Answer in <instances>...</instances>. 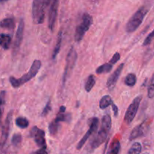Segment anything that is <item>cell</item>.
<instances>
[{"mask_svg":"<svg viewBox=\"0 0 154 154\" xmlns=\"http://www.w3.org/2000/svg\"><path fill=\"white\" fill-rule=\"evenodd\" d=\"M41 67H42V62L38 60H35V61H33L32 64L30 67L29 71L27 73H26L25 75H23L21 78H15L14 77L11 76L9 78L10 84H11L14 88H18V87H21L22 85L25 84L26 83L29 81L30 80L32 79L33 78H35Z\"/></svg>","mask_w":154,"mask_h":154,"instance_id":"6da1fadb","label":"cell"},{"mask_svg":"<svg viewBox=\"0 0 154 154\" xmlns=\"http://www.w3.org/2000/svg\"><path fill=\"white\" fill-rule=\"evenodd\" d=\"M111 128V116L106 114L102 117V124L99 132L97 133L96 136L93 139L91 144V147L93 149L97 148L98 147L103 144L108 137V133Z\"/></svg>","mask_w":154,"mask_h":154,"instance_id":"7a4b0ae2","label":"cell"},{"mask_svg":"<svg viewBox=\"0 0 154 154\" xmlns=\"http://www.w3.org/2000/svg\"><path fill=\"white\" fill-rule=\"evenodd\" d=\"M148 12V9L144 6L140 8L129 19L126 26V31L128 33L134 32L138 27L141 26L145 17L146 14Z\"/></svg>","mask_w":154,"mask_h":154,"instance_id":"3957f363","label":"cell"},{"mask_svg":"<svg viewBox=\"0 0 154 154\" xmlns=\"http://www.w3.org/2000/svg\"><path fill=\"white\" fill-rule=\"evenodd\" d=\"M46 0H33L32 14L34 23L42 24L45 20Z\"/></svg>","mask_w":154,"mask_h":154,"instance_id":"277c9868","label":"cell"},{"mask_svg":"<svg viewBox=\"0 0 154 154\" xmlns=\"http://www.w3.org/2000/svg\"><path fill=\"white\" fill-rule=\"evenodd\" d=\"M93 23V17L89 14H84L82 17V20L79 25L77 26L75 33V42H80L84 37L89 29Z\"/></svg>","mask_w":154,"mask_h":154,"instance_id":"5b68a950","label":"cell"},{"mask_svg":"<svg viewBox=\"0 0 154 154\" xmlns=\"http://www.w3.org/2000/svg\"><path fill=\"white\" fill-rule=\"evenodd\" d=\"M77 59H78V54L74 48H71L69 50V53L66 57V67H65L64 74L63 76V84L64 85L66 84V81L70 76L75 64H76Z\"/></svg>","mask_w":154,"mask_h":154,"instance_id":"8992f818","label":"cell"},{"mask_svg":"<svg viewBox=\"0 0 154 154\" xmlns=\"http://www.w3.org/2000/svg\"><path fill=\"white\" fill-rule=\"evenodd\" d=\"M49 7L48 12V26L53 31L55 26L56 20L57 17L59 7V0H46V7Z\"/></svg>","mask_w":154,"mask_h":154,"instance_id":"52a82bcc","label":"cell"},{"mask_svg":"<svg viewBox=\"0 0 154 154\" xmlns=\"http://www.w3.org/2000/svg\"><path fill=\"white\" fill-rule=\"evenodd\" d=\"M141 99H142V96H137L136 98L134 99V100L132 101V102L129 105V108L126 110V114H125L124 117V121L127 124H130L133 121L134 118L135 117L137 112L138 111V108H139Z\"/></svg>","mask_w":154,"mask_h":154,"instance_id":"ba28073f","label":"cell"},{"mask_svg":"<svg viewBox=\"0 0 154 154\" xmlns=\"http://www.w3.org/2000/svg\"><path fill=\"white\" fill-rule=\"evenodd\" d=\"M99 123V119H98L97 117H93V118H92V120H90V128H89L88 131H87V133L84 135V136L81 138V140L79 141V143H78V146H77V149H78V150H81V149L82 148L83 146L84 145V144L87 142V140L89 139V138L97 130Z\"/></svg>","mask_w":154,"mask_h":154,"instance_id":"9c48e42d","label":"cell"},{"mask_svg":"<svg viewBox=\"0 0 154 154\" xmlns=\"http://www.w3.org/2000/svg\"><path fill=\"white\" fill-rule=\"evenodd\" d=\"M30 135L34 138L35 141L38 146L40 147H45L46 146V141H45V133L44 130L38 129L37 126H34L31 129Z\"/></svg>","mask_w":154,"mask_h":154,"instance_id":"30bf717a","label":"cell"},{"mask_svg":"<svg viewBox=\"0 0 154 154\" xmlns=\"http://www.w3.org/2000/svg\"><path fill=\"white\" fill-rule=\"evenodd\" d=\"M149 129V124L147 123V121L143 122L138 126L132 129V132H131L130 135H129V140L132 141L134 139L140 138L141 136H144L146 133L147 132Z\"/></svg>","mask_w":154,"mask_h":154,"instance_id":"8fae6325","label":"cell"},{"mask_svg":"<svg viewBox=\"0 0 154 154\" xmlns=\"http://www.w3.org/2000/svg\"><path fill=\"white\" fill-rule=\"evenodd\" d=\"M123 67H124V63H121V64L117 67V69L114 71V73H113L108 79L106 85L109 90H112L115 87L117 81H118L119 78H120V75H121Z\"/></svg>","mask_w":154,"mask_h":154,"instance_id":"7c38bea8","label":"cell"},{"mask_svg":"<svg viewBox=\"0 0 154 154\" xmlns=\"http://www.w3.org/2000/svg\"><path fill=\"white\" fill-rule=\"evenodd\" d=\"M23 32H24V21L23 19L20 20L19 24H18L17 29L16 32V37H15L14 44V51H17L20 47L22 43L23 38Z\"/></svg>","mask_w":154,"mask_h":154,"instance_id":"4fadbf2b","label":"cell"},{"mask_svg":"<svg viewBox=\"0 0 154 154\" xmlns=\"http://www.w3.org/2000/svg\"><path fill=\"white\" fill-rule=\"evenodd\" d=\"M11 118H12V111H10L8 114L7 117H6L5 122V124L3 126L2 129V142H5L6 139H7L9 133V129H10V125L11 122Z\"/></svg>","mask_w":154,"mask_h":154,"instance_id":"5bb4252c","label":"cell"},{"mask_svg":"<svg viewBox=\"0 0 154 154\" xmlns=\"http://www.w3.org/2000/svg\"><path fill=\"white\" fill-rule=\"evenodd\" d=\"M11 43V36L8 34L1 33L0 34V46L4 50H8L10 48Z\"/></svg>","mask_w":154,"mask_h":154,"instance_id":"9a60e30c","label":"cell"},{"mask_svg":"<svg viewBox=\"0 0 154 154\" xmlns=\"http://www.w3.org/2000/svg\"><path fill=\"white\" fill-rule=\"evenodd\" d=\"M62 40H63V31H60L58 33V36H57V44H56V46L55 48H54V51H53V54H52L53 60H55V59L57 58V55L59 54V53H60V49H61Z\"/></svg>","mask_w":154,"mask_h":154,"instance_id":"2e32d148","label":"cell"},{"mask_svg":"<svg viewBox=\"0 0 154 154\" xmlns=\"http://www.w3.org/2000/svg\"><path fill=\"white\" fill-rule=\"evenodd\" d=\"M14 20L12 17H8L0 21V27L8 29H13L14 28Z\"/></svg>","mask_w":154,"mask_h":154,"instance_id":"e0dca14e","label":"cell"},{"mask_svg":"<svg viewBox=\"0 0 154 154\" xmlns=\"http://www.w3.org/2000/svg\"><path fill=\"white\" fill-rule=\"evenodd\" d=\"M120 150V143L119 140L115 139L110 145L107 154H119Z\"/></svg>","mask_w":154,"mask_h":154,"instance_id":"ac0fdd59","label":"cell"},{"mask_svg":"<svg viewBox=\"0 0 154 154\" xmlns=\"http://www.w3.org/2000/svg\"><path fill=\"white\" fill-rule=\"evenodd\" d=\"M114 103L112 101V99L110 96L108 95H105L104 96L102 99H100V102H99V108L101 109H105V108H108V106L111 105Z\"/></svg>","mask_w":154,"mask_h":154,"instance_id":"d6986e66","label":"cell"},{"mask_svg":"<svg viewBox=\"0 0 154 154\" xmlns=\"http://www.w3.org/2000/svg\"><path fill=\"white\" fill-rule=\"evenodd\" d=\"M125 84L128 87H134L137 82L136 75L133 73H129L126 75L124 80Z\"/></svg>","mask_w":154,"mask_h":154,"instance_id":"ffe728a7","label":"cell"},{"mask_svg":"<svg viewBox=\"0 0 154 154\" xmlns=\"http://www.w3.org/2000/svg\"><path fill=\"white\" fill-rule=\"evenodd\" d=\"M113 66H114V65H112L110 63H105V64H103L102 66H99V68H97V69H96V73L99 74H99L108 73V72H110L111 71V69H112L113 68Z\"/></svg>","mask_w":154,"mask_h":154,"instance_id":"44dd1931","label":"cell"},{"mask_svg":"<svg viewBox=\"0 0 154 154\" xmlns=\"http://www.w3.org/2000/svg\"><path fill=\"white\" fill-rule=\"evenodd\" d=\"M96 84V78L95 77L93 76V75H90V76L87 78V81H86V84H85V90L89 93L92 90V89L93 88V87L95 86Z\"/></svg>","mask_w":154,"mask_h":154,"instance_id":"7402d4cb","label":"cell"},{"mask_svg":"<svg viewBox=\"0 0 154 154\" xmlns=\"http://www.w3.org/2000/svg\"><path fill=\"white\" fill-rule=\"evenodd\" d=\"M15 123H16L17 126L19 128H20V129H26L29 126V120H27L26 117H19L16 119V120H15Z\"/></svg>","mask_w":154,"mask_h":154,"instance_id":"603a6c76","label":"cell"},{"mask_svg":"<svg viewBox=\"0 0 154 154\" xmlns=\"http://www.w3.org/2000/svg\"><path fill=\"white\" fill-rule=\"evenodd\" d=\"M60 128V123L56 121L55 120L51 122L49 125V132L51 135H55L58 132Z\"/></svg>","mask_w":154,"mask_h":154,"instance_id":"cb8c5ba5","label":"cell"},{"mask_svg":"<svg viewBox=\"0 0 154 154\" xmlns=\"http://www.w3.org/2000/svg\"><path fill=\"white\" fill-rule=\"evenodd\" d=\"M141 152V145L140 143L135 142L129 148L128 154H140Z\"/></svg>","mask_w":154,"mask_h":154,"instance_id":"d4e9b609","label":"cell"},{"mask_svg":"<svg viewBox=\"0 0 154 154\" xmlns=\"http://www.w3.org/2000/svg\"><path fill=\"white\" fill-rule=\"evenodd\" d=\"M147 96L150 99H153L154 97V74L152 76L150 80V84L148 86V90H147Z\"/></svg>","mask_w":154,"mask_h":154,"instance_id":"484cf974","label":"cell"},{"mask_svg":"<svg viewBox=\"0 0 154 154\" xmlns=\"http://www.w3.org/2000/svg\"><path fill=\"white\" fill-rule=\"evenodd\" d=\"M21 141H22V136H21L20 134H15V135H13L11 139V142L14 145V146L19 145V144L21 143Z\"/></svg>","mask_w":154,"mask_h":154,"instance_id":"4316f807","label":"cell"},{"mask_svg":"<svg viewBox=\"0 0 154 154\" xmlns=\"http://www.w3.org/2000/svg\"><path fill=\"white\" fill-rule=\"evenodd\" d=\"M153 38H154V29L148 35H147V37L146 38L145 40L144 41L143 46H147V45H150V44L152 42V41L153 40Z\"/></svg>","mask_w":154,"mask_h":154,"instance_id":"83f0119b","label":"cell"},{"mask_svg":"<svg viewBox=\"0 0 154 154\" xmlns=\"http://www.w3.org/2000/svg\"><path fill=\"white\" fill-rule=\"evenodd\" d=\"M51 111V101L49 100L48 102V103L46 104V105H45V108L43 109V111H42V117H45L46 115H48V113H49Z\"/></svg>","mask_w":154,"mask_h":154,"instance_id":"f1b7e54d","label":"cell"},{"mask_svg":"<svg viewBox=\"0 0 154 154\" xmlns=\"http://www.w3.org/2000/svg\"><path fill=\"white\" fill-rule=\"evenodd\" d=\"M120 54H119L118 52H117L114 54V55L113 56V57L111 58V60H110L109 63H111L112 65H114L115 63H117V62L120 60Z\"/></svg>","mask_w":154,"mask_h":154,"instance_id":"f546056e","label":"cell"},{"mask_svg":"<svg viewBox=\"0 0 154 154\" xmlns=\"http://www.w3.org/2000/svg\"><path fill=\"white\" fill-rule=\"evenodd\" d=\"M5 96H6V92L2 90L0 92V107L5 105Z\"/></svg>","mask_w":154,"mask_h":154,"instance_id":"4dcf8cb0","label":"cell"},{"mask_svg":"<svg viewBox=\"0 0 154 154\" xmlns=\"http://www.w3.org/2000/svg\"><path fill=\"white\" fill-rule=\"evenodd\" d=\"M111 106H112V110H113V112H114V117H117V116H118V113H119L118 107H117V105H116L115 104H114V103L111 105Z\"/></svg>","mask_w":154,"mask_h":154,"instance_id":"1f68e13d","label":"cell"},{"mask_svg":"<svg viewBox=\"0 0 154 154\" xmlns=\"http://www.w3.org/2000/svg\"><path fill=\"white\" fill-rule=\"evenodd\" d=\"M46 148H47V147H41L39 150H38L37 151L35 152L34 154H48V152H47Z\"/></svg>","mask_w":154,"mask_h":154,"instance_id":"d6a6232c","label":"cell"},{"mask_svg":"<svg viewBox=\"0 0 154 154\" xmlns=\"http://www.w3.org/2000/svg\"><path fill=\"white\" fill-rule=\"evenodd\" d=\"M8 0H0V2H7Z\"/></svg>","mask_w":154,"mask_h":154,"instance_id":"836d02e7","label":"cell"},{"mask_svg":"<svg viewBox=\"0 0 154 154\" xmlns=\"http://www.w3.org/2000/svg\"><path fill=\"white\" fill-rule=\"evenodd\" d=\"M2 115V109H1V107H0V116Z\"/></svg>","mask_w":154,"mask_h":154,"instance_id":"e575fe53","label":"cell"}]
</instances>
